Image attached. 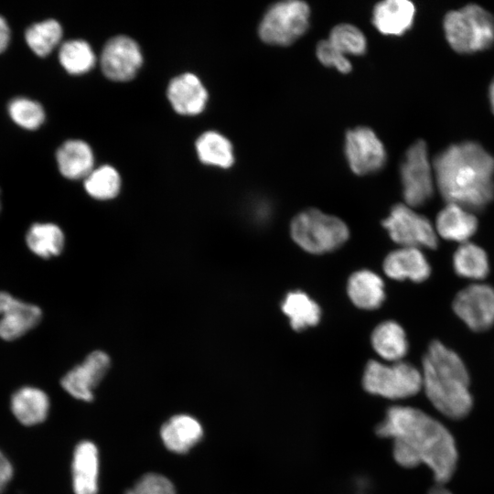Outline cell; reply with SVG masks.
<instances>
[{"label": "cell", "mask_w": 494, "mask_h": 494, "mask_svg": "<svg viewBox=\"0 0 494 494\" xmlns=\"http://www.w3.org/2000/svg\"><path fill=\"white\" fill-rule=\"evenodd\" d=\"M376 434L393 440V457L400 466L411 468L424 464L438 485L452 478L457 462L455 439L444 424L422 410L390 407Z\"/></svg>", "instance_id": "1"}, {"label": "cell", "mask_w": 494, "mask_h": 494, "mask_svg": "<svg viewBox=\"0 0 494 494\" xmlns=\"http://www.w3.org/2000/svg\"><path fill=\"white\" fill-rule=\"evenodd\" d=\"M433 168L446 203L474 211L494 199V157L475 142L450 145L435 158Z\"/></svg>", "instance_id": "2"}, {"label": "cell", "mask_w": 494, "mask_h": 494, "mask_svg": "<svg viewBox=\"0 0 494 494\" xmlns=\"http://www.w3.org/2000/svg\"><path fill=\"white\" fill-rule=\"evenodd\" d=\"M422 389L433 406L452 419L465 417L473 400L469 375L461 358L439 340H433L422 361Z\"/></svg>", "instance_id": "3"}, {"label": "cell", "mask_w": 494, "mask_h": 494, "mask_svg": "<svg viewBox=\"0 0 494 494\" xmlns=\"http://www.w3.org/2000/svg\"><path fill=\"white\" fill-rule=\"evenodd\" d=\"M290 234L304 251L322 254L340 248L348 241L349 231L341 219L317 209H307L293 218Z\"/></svg>", "instance_id": "4"}, {"label": "cell", "mask_w": 494, "mask_h": 494, "mask_svg": "<svg viewBox=\"0 0 494 494\" xmlns=\"http://www.w3.org/2000/svg\"><path fill=\"white\" fill-rule=\"evenodd\" d=\"M444 30L449 45L459 53L483 50L494 43V17L477 5L448 12Z\"/></svg>", "instance_id": "5"}, {"label": "cell", "mask_w": 494, "mask_h": 494, "mask_svg": "<svg viewBox=\"0 0 494 494\" xmlns=\"http://www.w3.org/2000/svg\"><path fill=\"white\" fill-rule=\"evenodd\" d=\"M310 7L299 0L278 2L264 12L259 27L261 40L268 45L285 47L293 44L308 29Z\"/></svg>", "instance_id": "6"}, {"label": "cell", "mask_w": 494, "mask_h": 494, "mask_svg": "<svg viewBox=\"0 0 494 494\" xmlns=\"http://www.w3.org/2000/svg\"><path fill=\"white\" fill-rule=\"evenodd\" d=\"M362 385L373 395L391 400L405 399L414 396L422 389V374L405 361L384 364L370 360L364 370Z\"/></svg>", "instance_id": "7"}, {"label": "cell", "mask_w": 494, "mask_h": 494, "mask_svg": "<svg viewBox=\"0 0 494 494\" xmlns=\"http://www.w3.org/2000/svg\"><path fill=\"white\" fill-rule=\"evenodd\" d=\"M400 175L406 205L416 208L432 198L435 174L424 141H416L407 149L401 164Z\"/></svg>", "instance_id": "8"}, {"label": "cell", "mask_w": 494, "mask_h": 494, "mask_svg": "<svg viewBox=\"0 0 494 494\" xmlns=\"http://www.w3.org/2000/svg\"><path fill=\"white\" fill-rule=\"evenodd\" d=\"M382 226L390 238L401 247H437V234L431 221L405 203L392 206L382 220Z\"/></svg>", "instance_id": "9"}, {"label": "cell", "mask_w": 494, "mask_h": 494, "mask_svg": "<svg viewBox=\"0 0 494 494\" xmlns=\"http://www.w3.org/2000/svg\"><path fill=\"white\" fill-rule=\"evenodd\" d=\"M344 152L349 168L359 176L378 172L387 159L384 145L374 131L366 126L347 131Z\"/></svg>", "instance_id": "10"}, {"label": "cell", "mask_w": 494, "mask_h": 494, "mask_svg": "<svg viewBox=\"0 0 494 494\" xmlns=\"http://www.w3.org/2000/svg\"><path fill=\"white\" fill-rule=\"evenodd\" d=\"M452 307L471 330L486 331L494 325V288L487 284H472L456 295Z\"/></svg>", "instance_id": "11"}, {"label": "cell", "mask_w": 494, "mask_h": 494, "mask_svg": "<svg viewBox=\"0 0 494 494\" xmlns=\"http://www.w3.org/2000/svg\"><path fill=\"white\" fill-rule=\"evenodd\" d=\"M143 56L137 43L125 36L111 38L104 46L101 65L104 75L116 81L133 79L141 67Z\"/></svg>", "instance_id": "12"}, {"label": "cell", "mask_w": 494, "mask_h": 494, "mask_svg": "<svg viewBox=\"0 0 494 494\" xmlns=\"http://www.w3.org/2000/svg\"><path fill=\"white\" fill-rule=\"evenodd\" d=\"M110 363L105 352L95 350L62 378L61 385L76 399L90 402L93 399V389L106 374Z\"/></svg>", "instance_id": "13"}, {"label": "cell", "mask_w": 494, "mask_h": 494, "mask_svg": "<svg viewBox=\"0 0 494 494\" xmlns=\"http://www.w3.org/2000/svg\"><path fill=\"white\" fill-rule=\"evenodd\" d=\"M0 338L14 340L33 328L41 318L38 306L0 292Z\"/></svg>", "instance_id": "14"}, {"label": "cell", "mask_w": 494, "mask_h": 494, "mask_svg": "<svg viewBox=\"0 0 494 494\" xmlns=\"http://www.w3.org/2000/svg\"><path fill=\"white\" fill-rule=\"evenodd\" d=\"M385 274L394 280L422 283L428 279L431 266L424 252L413 247H400L391 252L383 261Z\"/></svg>", "instance_id": "15"}, {"label": "cell", "mask_w": 494, "mask_h": 494, "mask_svg": "<svg viewBox=\"0 0 494 494\" xmlns=\"http://www.w3.org/2000/svg\"><path fill=\"white\" fill-rule=\"evenodd\" d=\"M167 97L176 112L194 115L203 111L208 92L196 75L184 73L170 81Z\"/></svg>", "instance_id": "16"}, {"label": "cell", "mask_w": 494, "mask_h": 494, "mask_svg": "<svg viewBox=\"0 0 494 494\" xmlns=\"http://www.w3.org/2000/svg\"><path fill=\"white\" fill-rule=\"evenodd\" d=\"M414 5L407 0H385L373 7L372 24L385 36H401L413 26Z\"/></svg>", "instance_id": "17"}, {"label": "cell", "mask_w": 494, "mask_h": 494, "mask_svg": "<svg viewBox=\"0 0 494 494\" xmlns=\"http://www.w3.org/2000/svg\"><path fill=\"white\" fill-rule=\"evenodd\" d=\"M478 219L473 211L456 204L446 203L438 212L435 231L441 238L465 243L476 233Z\"/></svg>", "instance_id": "18"}, {"label": "cell", "mask_w": 494, "mask_h": 494, "mask_svg": "<svg viewBox=\"0 0 494 494\" xmlns=\"http://www.w3.org/2000/svg\"><path fill=\"white\" fill-rule=\"evenodd\" d=\"M99 458L95 445L81 442L72 461V481L75 494H96L98 490Z\"/></svg>", "instance_id": "19"}, {"label": "cell", "mask_w": 494, "mask_h": 494, "mask_svg": "<svg viewBox=\"0 0 494 494\" xmlns=\"http://www.w3.org/2000/svg\"><path fill=\"white\" fill-rule=\"evenodd\" d=\"M347 293L354 306L365 310L379 308L385 300L382 279L368 269L359 270L349 276Z\"/></svg>", "instance_id": "20"}, {"label": "cell", "mask_w": 494, "mask_h": 494, "mask_svg": "<svg viewBox=\"0 0 494 494\" xmlns=\"http://www.w3.org/2000/svg\"><path fill=\"white\" fill-rule=\"evenodd\" d=\"M201 424L192 416L178 414L166 422L160 430L165 446L175 453L188 452L202 437Z\"/></svg>", "instance_id": "21"}, {"label": "cell", "mask_w": 494, "mask_h": 494, "mask_svg": "<svg viewBox=\"0 0 494 494\" xmlns=\"http://www.w3.org/2000/svg\"><path fill=\"white\" fill-rule=\"evenodd\" d=\"M370 341L375 352L383 360L398 362L408 352V341L402 326L387 320L380 323L372 331Z\"/></svg>", "instance_id": "22"}, {"label": "cell", "mask_w": 494, "mask_h": 494, "mask_svg": "<svg viewBox=\"0 0 494 494\" xmlns=\"http://www.w3.org/2000/svg\"><path fill=\"white\" fill-rule=\"evenodd\" d=\"M56 158L60 173L70 179L86 178L92 171V151L81 140L65 142L58 149Z\"/></svg>", "instance_id": "23"}, {"label": "cell", "mask_w": 494, "mask_h": 494, "mask_svg": "<svg viewBox=\"0 0 494 494\" xmlns=\"http://www.w3.org/2000/svg\"><path fill=\"white\" fill-rule=\"evenodd\" d=\"M48 395L34 387H23L11 398V409L16 419L25 425H34L43 422L48 412Z\"/></svg>", "instance_id": "24"}, {"label": "cell", "mask_w": 494, "mask_h": 494, "mask_svg": "<svg viewBox=\"0 0 494 494\" xmlns=\"http://www.w3.org/2000/svg\"><path fill=\"white\" fill-rule=\"evenodd\" d=\"M281 308L289 318L292 328L296 331L314 327L320 320L319 306L300 290L288 292L282 302Z\"/></svg>", "instance_id": "25"}, {"label": "cell", "mask_w": 494, "mask_h": 494, "mask_svg": "<svg viewBox=\"0 0 494 494\" xmlns=\"http://www.w3.org/2000/svg\"><path fill=\"white\" fill-rule=\"evenodd\" d=\"M453 268L460 277L481 280L489 274V258L481 247L467 242L461 243L454 252Z\"/></svg>", "instance_id": "26"}, {"label": "cell", "mask_w": 494, "mask_h": 494, "mask_svg": "<svg viewBox=\"0 0 494 494\" xmlns=\"http://www.w3.org/2000/svg\"><path fill=\"white\" fill-rule=\"evenodd\" d=\"M196 149L200 161L207 165L228 168L234 162L231 143L218 132L202 134L196 142Z\"/></svg>", "instance_id": "27"}, {"label": "cell", "mask_w": 494, "mask_h": 494, "mask_svg": "<svg viewBox=\"0 0 494 494\" xmlns=\"http://www.w3.org/2000/svg\"><path fill=\"white\" fill-rule=\"evenodd\" d=\"M26 241L34 253L49 258L62 251L64 234L59 227L53 223H35L27 231Z\"/></svg>", "instance_id": "28"}, {"label": "cell", "mask_w": 494, "mask_h": 494, "mask_svg": "<svg viewBox=\"0 0 494 494\" xmlns=\"http://www.w3.org/2000/svg\"><path fill=\"white\" fill-rule=\"evenodd\" d=\"M59 59L62 67L70 74L89 71L95 63V55L84 40H69L60 47Z\"/></svg>", "instance_id": "29"}, {"label": "cell", "mask_w": 494, "mask_h": 494, "mask_svg": "<svg viewBox=\"0 0 494 494\" xmlns=\"http://www.w3.org/2000/svg\"><path fill=\"white\" fill-rule=\"evenodd\" d=\"M62 28L58 21L48 19L29 27L25 34L26 41L31 50L39 57L49 54L59 44Z\"/></svg>", "instance_id": "30"}, {"label": "cell", "mask_w": 494, "mask_h": 494, "mask_svg": "<svg viewBox=\"0 0 494 494\" xmlns=\"http://www.w3.org/2000/svg\"><path fill=\"white\" fill-rule=\"evenodd\" d=\"M328 40L345 56H360L367 50L365 35L352 24L341 23L335 26Z\"/></svg>", "instance_id": "31"}, {"label": "cell", "mask_w": 494, "mask_h": 494, "mask_svg": "<svg viewBox=\"0 0 494 494\" xmlns=\"http://www.w3.org/2000/svg\"><path fill=\"white\" fill-rule=\"evenodd\" d=\"M84 187L94 199H113L120 190V175L113 166H102L90 173L85 178Z\"/></svg>", "instance_id": "32"}, {"label": "cell", "mask_w": 494, "mask_h": 494, "mask_svg": "<svg viewBox=\"0 0 494 494\" xmlns=\"http://www.w3.org/2000/svg\"><path fill=\"white\" fill-rule=\"evenodd\" d=\"M8 113L17 125L28 130L38 128L45 119L42 106L24 97L12 100L8 104Z\"/></svg>", "instance_id": "33"}, {"label": "cell", "mask_w": 494, "mask_h": 494, "mask_svg": "<svg viewBox=\"0 0 494 494\" xmlns=\"http://www.w3.org/2000/svg\"><path fill=\"white\" fill-rule=\"evenodd\" d=\"M125 494H177L173 483L165 476L148 473L141 477Z\"/></svg>", "instance_id": "34"}, {"label": "cell", "mask_w": 494, "mask_h": 494, "mask_svg": "<svg viewBox=\"0 0 494 494\" xmlns=\"http://www.w3.org/2000/svg\"><path fill=\"white\" fill-rule=\"evenodd\" d=\"M316 55L321 64L328 68H334L338 72L349 73L352 64L347 56L339 52L328 39L317 44Z\"/></svg>", "instance_id": "35"}, {"label": "cell", "mask_w": 494, "mask_h": 494, "mask_svg": "<svg viewBox=\"0 0 494 494\" xmlns=\"http://www.w3.org/2000/svg\"><path fill=\"white\" fill-rule=\"evenodd\" d=\"M13 476V467L9 460L0 451V493L3 492Z\"/></svg>", "instance_id": "36"}, {"label": "cell", "mask_w": 494, "mask_h": 494, "mask_svg": "<svg viewBox=\"0 0 494 494\" xmlns=\"http://www.w3.org/2000/svg\"><path fill=\"white\" fill-rule=\"evenodd\" d=\"M10 40V29L4 17L0 16V53L5 50Z\"/></svg>", "instance_id": "37"}, {"label": "cell", "mask_w": 494, "mask_h": 494, "mask_svg": "<svg viewBox=\"0 0 494 494\" xmlns=\"http://www.w3.org/2000/svg\"><path fill=\"white\" fill-rule=\"evenodd\" d=\"M428 494H452L448 489H445L442 485H436L432 488Z\"/></svg>", "instance_id": "38"}, {"label": "cell", "mask_w": 494, "mask_h": 494, "mask_svg": "<svg viewBox=\"0 0 494 494\" xmlns=\"http://www.w3.org/2000/svg\"><path fill=\"white\" fill-rule=\"evenodd\" d=\"M489 101H490L491 109L494 113V80L489 86Z\"/></svg>", "instance_id": "39"}]
</instances>
